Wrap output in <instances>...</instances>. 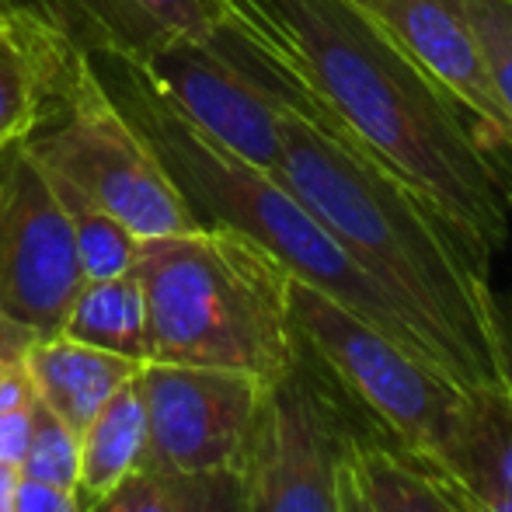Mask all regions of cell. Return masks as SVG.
I'll return each mask as SVG.
<instances>
[{"label":"cell","instance_id":"277c9868","mask_svg":"<svg viewBox=\"0 0 512 512\" xmlns=\"http://www.w3.org/2000/svg\"><path fill=\"white\" fill-rule=\"evenodd\" d=\"M133 269L150 317L147 363L234 370L262 384L297 366L293 276L251 237L227 227L150 237Z\"/></svg>","mask_w":512,"mask_h":512},{"label":"cell","instance_id":"5b68a950","mask_svg":"<svg viewBox=\"0 0 512 512\" xmlns=\"http://www.w3.org/2000/svg\"><path fill=\"white\" fill-rule=\"evenodd\" d=\"M290 317L314 366L373 432L450 471L471 387L300 279H290Z\"/></svg>","mask_w":512,"mask_h":512},{"label":"cell","instance_id":"603a6c76","mask_svg":"<svg viewBox=\"0 0 512 512\" xmlns=\"http://www.w3.org/2000/svg\"><path fill=\"white\" fill-rule=\"evenodd\" d=\"M84 512H178V492L171 474H157L140 467L122 485L88 502Z\"/></svg>","mask_w":512,"mask_h":512},{"label":"cell","instance_id":"30bf717a","mask_svg":"<svg viewBox=\"0 0 512 512\" xmlns=\"http://www.w3.org/2000/svg\"><path fill=\"white\" fill-rule=\"evenodd\" d=\"M136 387L147 408V471H244L269 384L234 370L143 363Z\"/></svg>","mask_w":512,"mask_h":512},{"label":"cell","instance_id":"9c48e42d","mask_svg":"<svg viewBox=\"0 0 512 512\" xmlns=\"http://www.w3.org/2000/svg\"><path fill=\"white\" fill-rule=\"evenodd\" d=\"M84 283L70 220L25 140L0 150V317L35 338L63 331Z\"/></svg>","mask_w":512,"mask_h":512},{"label":"cell","instance_id":"f1b7e54d","mask_svg":"<svg viewBox=\"0 0 512 512\" xmlns=\"http://www.w3.org/2000/svg\"><path fill=\"white\" fill-rule=\"evenodd\" d=\"M4 18H7V4L0 0V21H4Z\"/></svg>","mask_w":512,"mask_h":512},{"label":"cell","instance_id":"5bb4252c","mask_svg":"<svg viewBox=\"0 0 512 512\" xmlns=\"http://www.w3.org/2000/svg\"><path fill=\"white\" fill-rule=\"evenodd\" d=\"M140 366L143 363H136V359L74 342L67 335L39 338L28 349V370H32L35 394L77 436L108 405V398L140 373Z\"/></svg>","mask_w":512,"mask_h":512},{"label":"cell","instance_id":"d6986e66","mask_svg":"<svg viewBox=\"0 0 512 512\" xmlns=\"http://www.w3.org/2000/svg\"><path fill=\"white\" fill-rule=\"evenodd\" d=\"M49 182H53L56 199H60L63 213L70 220V234H74L77 262H81L84 279H108L133 269L143 244L140 237L119 216H112L108 209L91 203L84 192H77L63 178L49 175Z\"/></svg>","mask_w":512,"mask_h":512},{"label":"cell","instance_id":"ffe728a7","mask_svg":"<svg viewBox=\"0 0 512 512\" xmlns=\"http://www.w3.org/2000/svg\"><path fill=\"white\" fill-rule=\"evenodd\" d=\"M39 342L28 328L0 317V457L18 464L39 394L28 370V349Z\"/></svg>","mask_w":512,"mask_h":512},{"label":"cell","instance_id":"3957f363","mask_svg":"<svg viewBox=\"0 0 512 512\" xmlns=\"http://www.w3.org/2000/svg\"><path fill=\"white\" fill-rule=\"evenodd\" d=\"M84 56L108 98L150 143L164 175L171 178L199 227H227L251 237L293 279L331 297L366 324L398 338L411 352L439 363L460 384L471 387V377L443 331L422 310L387 290L373 272H366L276 175L209 140L196 122L178 112L175 102L157 88L140 63L115 53Z\"/></svg>","mask_w":512,"mask_h":512},{"label":"cell","instance_id":"e0dca14e","mask_svg":"<svg viewBox=\"0 0 512 512\" xmlns=\"http://www.w3.org/2000/svg\"><path fill=\"white\" fill-rule=\"evenodd\" d=\"M60 335L115 352V356L136 359V363H147L150 317L136 269L108 279H84L67 317H63Z\"/></svg>","mask_w":512,"mask_h":512},{"label":"cell","instance_id":"2e32d148","mask_svg":"<svg viewBox=\"0 0 512 512\" xmlns=\"http://www.w3.org/2000/svg\"><path fill=\"white\" fill-rule=\"evenodd\" d=\"M474 502L512 509V384L471 387L450 471Z\"/></svg>","mask_w":512,"mask_h":512},{"label":"cell","instance_id":"8fae6325","mask_svg":"<svg viewBox=\"0 0 512 512\" xmlns=\"http://www.w3.org/2000/svg\"><path fill=\"white\" fill-rule=\"evenodd\" d=\"M377 18L408 56L464 112L488 154L512 182V119L492 81L464 0H352Z\"/></svg>","mask_w":512,"mask_h":512},{"label":"cell","instance_id":"6da1fadb","mask_svg":"<svg viewBox=\"0 0 512 512\" xmlns=\"http://www.w3.org/2000/svg\"><path fill=\"white\" fill-rule=\"evenodd\" d=\"M328 126L429 199L488 258L509 241L512 182L471 122L352 0H244Z\"/></svg>","mask_w":512,"mask_h":512},{"label":"cell","instance_id":"44dd1931","mask_svg":"<svg viewBox=\"0 0 512 512\" xmlns=\"http://www.w3.org/2000/svg\"><path fill=\"white\" fill-rule=\"evenodd\" d=\"M18 474L32 481H46L56 488L77 492L81 478V436L63 418H56L46 405H35L32 429H28L25 450L18 457Z\"/></svg>","mask_w":512,"mask_h":512},{"label":"cell","instance_id":"83f0119b","mask_svg":"<svg viewBox=\"0 0 512 512\" xmlns=\"http://www.w3.org/2000/svg\"><path fill=\"white\" fill-rule=\"evenodd\" d=\"M467 499H471V495H467ZM471 506L478 509V512H512V509H492V506H481V502H474V499H471Z\"/></svg>","mask_w":512,"mask_h":512},{"label":"cell","instance_id":"8992f818","mask_svg":"<svg viewBox=\"0 0 512 512\" xmlns=\"http://www.w3.org/2000/svg\"><path fill=\"white\" fill-rule=\"evenodd\" d=\"M189 122L262 171L279 164V122L297 112L328 126L265 25L241 0V14L209 39H178L140 63Z\"/></svg>","mask_w":512,"mask_h":512},{"label":"cell","instance_id":"cb8c5ba5","mask_svg":"<svg viewBox=\"0 0 512 512\" xmlns=\"http://www.w3.org/2000/svg\"><path fill=\"white\" fill-rule=\"evenodd\" d=\"M178 512H244V471L171 474Z\"/></svg>","mask_w":512,"mask_h":512},{"label":"cell","instance_id":"7c38bea8","mask_svg":"<svg viewBox=\"0 0 512 512\" xmlns=\"http://www.w3.org/2000/svg\"><path fill=\"white\" fill-rule=\"evenodd\" d=\"M46 18L81 53L147 63L178 39H209L241 14V0H14Z\"/></svg>","mask_w":512,"mask_h":512},{"label":"cell","instance_id":"9a60e30c","mask_svg":"<svg viewBox=\"0 0 512 512\" xmlns=\"http://www.w3.org/2000/svg\"><path fill=\"white\" fill-rule=\"evenodd\" d=\"M345 457L377 512H478L450 474L398 450L370 425H345Z\"/></svg>","mask_w":512,"mask_h":512},{"label":"cell","instance_id":"f546056e","mask_svg":"<svg viewBox=\"0 0 512 512\" xmlns=\"http://www.w3.org/2000/svg\"><path fill=\"white\" fill-rule=\"evenodd\" d=\"M4 4H14V0H4Z\"/></svg>","mask_w":512,"mask_h":512},{"label":"cell","instance_id":"4fadbf2b","mask_svg":"<svg viewBox=\"0 0 512 512\" xmlns=\"http://www.w3.org/2000/svg\"><path fill=\"white\" fill-rule=\"evenodd\" d=\"M77 49L25 4L0 21V150L25 140Z\"/></svg>","mask_w":512,"mask_h":512},{"label":"cell","instance_id":"d4e9b609","mask_svg":"<svg viewBox=\"0 0 512 512\" xmlns=\"http://www.w3.org/2000/svg\"><path fill=\"white\" fill-rule=\"evenodd\" d=\"M11 512H84V502L70 488H56L46 481L18 478Z\"/></svg>","mask_w":512,"mask_h":512},{"label":"cell","instance_id":"ac0fdd59","mask_svg":"<svg viewBox=\"0 0 512 512\" xmlns=\"http://www.w3.org/2000/svg\"><path fill=\"white\" fill-rule=\"evenodd\" d=\"M147 457V408H143L136 377L108 398L81 432V478L77 495L81 502L102 499L115 485L136 474Z\"/></svg>","mask_w":512,"mask_h":512},{"label":"cell","instance_id":"7a4b0ae2","mask_svg":"<svg viewBox=\"0 0 512 512\" xmlns=\"http://www.w3.org/2000/svg\"><path fill=\"white\" fill-rule=\"evenodd\" d=\"M272 175L366 272L443 331L471 387L512 384L506 310L488 279L492 258L405 178L345 133L297 112L279 122V164Z\"/></svg>","mask_w":512,"mask_h":512},{"label":"cell","instance_id":"7402d4cb","mask_svg":"<svg viewBox=\"0 0 512 512\" xmlns=\"http://www.w3.org/2000/svg\"><path fill=\"white\" fill-rule=\"evenodd\" d=\"M464 14L512 119V0H464Z\"/></svg>","mask_w":512,"mask_h":512},{"label":"cell","instance_id":"4316f807","mask_svg":"<svg viewBox=\"0 0 512 512\" xmlns=\"http://www.w3.org/2000/svg\"><path fill=\"white\" fill-rule=\"evenodd\" d=\"M18 464L0 457V512H11L14 506V488H18Z\"/></svg>","mask_w":512,"mask_h":512},{"label":"cell","instance_id":"52a82bcc","mask_svg":"<svg viewBox=\"0 0 512 512\" xmlns=\"http://www.w3.org/2000/svg\"><path fill=\"white\" fill-rule=\"evenodd\" d=\"M25 147L46 175L63 178L119 216L140 241L199 227L150 143L108 98L81 49L46 98Z\"/></svg>","mask_w":512,"mask_h":512},{"label":"cell","instance_id":"484cf974","mask_svg":"<svg viewBox=\"0 0 512 512\" xmlns=\"http://www.w3.org/2000/svg\"><path fill=\"white\" fill-rule=\"evenodd\" d=\"M338 512H377L370 506V499H366L349 457H345V446H342V460H338Z\"/></svg>","mask_w":512,"mask_h":512},{"label":"cell","instance_id":"ba28073f","mask_svg":"<svg viewBox=\"0 0 512 512\" xmlns=\"http://www.w3.org/2000/svg\"><path fill=\"white\" fill-rule=\"evenodd\" d=\"M345 425L342 405L300 345L297 366L265 391L244 460V512H338Z\"/></svg>","mask_w":512,"mask_h":512}]
</instances>
